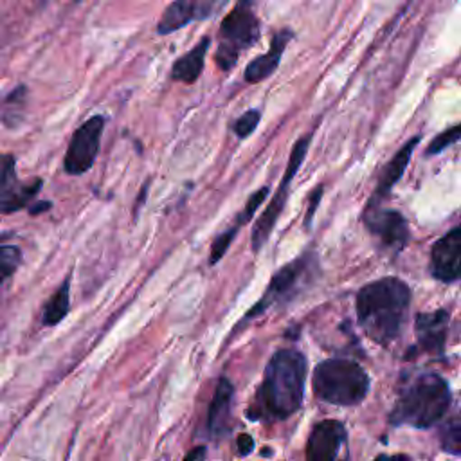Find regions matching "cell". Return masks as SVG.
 Wrapping results in <instances>:
<instances>
[{
  "instance_id": "cell-1",
  "label": "cell",
  "mask_w": 461,
  "mask_h": 461,
  "mask_svg": "<svg viewBox=\"0 0 461 461\" xmlns=\"http://www.w3.org/2000/svg\"><path fill=\"white\" fill-rule=\"evenodd\" d=\"M306 358L297 349H279L268 360L258 391L254 420H286L303 403Z\"/></svg>"
},
{
  "instance_id": "cell-2",
  "label": "cell",
  "mask_w": 461,
  "mask_h": 461,
  "mask_svg": "<svg viewBox=\"0 0 461 461\" xmlns=\"http://www.w3.org/2000/svg\"><path fill=\"white\" fill-rule=\"evenodd\" d=\"M409 301V286L396 277H384L360 288L357 295V315L366 335L382 346L396 339Z\"/></svg>"
},
{
  "instance_id": "cell-3",
  "label": "cell",
  "mask_w": 461,
  "mask_h": 461,
  "mask_svg": "<svg viewBox=\"0 0 461 461\" xmlns=\"http://www.w3.org/2000/svg\"><path fill=\"white\" fill-rule=\"evenodd\" d=\"M448 407L450 389L447 382L434 373H423L402 385L391 412V423L425 429L439 421Z\"/></svg>"
},
{
  "instance_id": "cell-4",
  "label": "cell",
  "mask_w": 461,
  "mask_h": 461,
  "mask_svg": "<svg viewBox=\"0 0 461 461\" xmlns=\"http://www.w3.org/2000/svg\"><path fill=\"white\" fill-rule=\"evenodd\" d=\"M369 389L366 371L351 360L330 358L313 371V393L319 400L333 405H355Z\"/></svg>"
},
{
  "instance_id": "cell-5",
  "label": "cell",
  "mask_w": 461,
  "mask_h": 461,
  "mask_svg": "<svg viewBox=\"0 0 461 461\" xmlns=\"http://www.w3.org/2000/svg\"><path fill=\"white\" fill-rule=\"evenodd\" d=\"M259 40V20L252 0H238L220 25V43L214 61L220 70L229 72L240 56Z\"/></svg>"
},
{
  "instance_id": "cell-6",
  "label": "cell",
  "mask_w": 461,
  "mask_h": 461,
  "mask_svg": "<svg viewBox=\"0 0 461 461\" xmlns=\"http://www.w3.org/2000/svg\"><path fill=\"white\" fill-rule=\"evenodd\" d=\"M308 144H310V135L299 139L294 148H292V153H290V158H288V166H286V171H285V176L274 194V198L270 200V203L267 205V209L263 211V214L258 218L254 229H252V238H250V245H252V250L258 252L265 241L268 240L283 207H285V202H286V196H288V187H290V182L292 178L295 176L299 166L303 164L304 157H306V151H308Z\"/></svg>"
},
{
  "instance_id": "cell-7",
  "label": "cell",
  "mask_w": 461,
  "mask_h": 461,
  "mask_svg": "<svg viewBox=\"0 0 461 461\" xmlns=\"http://www.w3.org/2000/svg\"><path fill=\"white\" fill-rule=\"evenodd\" d=\"M104 122L106 121L103 115H94L76 128L63 158V169L68 175H83L94 166L99 153Z\"/></svg>"
},
{
  "instance_id": "cell-8",
  "label": "cell",
  "mask_w": 461,
  "mask_h": 461,
  "mask_svg": "<svg viewBox=\"0 0 461 461\" xmlns=\"http://www.w3.org/2000/svg\"><path fill=\"white\" fill-rule=\"evenodd\" d=\"M310 267H312V256H301V258L294 259L292 263L285 265L283 268H279L272 276L270 285L265 290L263 297L247 313V319L263 313L272 304H279V303H285L286 299H290L301 288Z\"/></svg>"
},
{
  "instance_id": "cell-9",
  "label": "cell",
  "mask_w": 461,
  "mask_h": 461,
  "mask_svg": "<svg viewBox=\"0 0 461 461\" xmlns=\"http://www.w3.org/2000/svg\"><path fill=\"white\" fill-rule=\"evenodd\" d=\"M306 461H348V434L340 421L315 423L306 441Z\"/></svg>"
},
{
  "instance_id": "cell-10",
  "label": "cell",
  "mask_w": 461,
  "mask_h": 461,
  "mask_svg": "<svg viewBox=\"0 0 461 461\" xmlns=\"http://www.w3.org/2000/svg\"><path fill=\"white\" fill-rule=\"evenodd\" d=\"M41 185V178H32L31 182L18 180L14 157H0V214H11L27 207L40 193Z\"/></svg>"
},
{
  "instance_id": "cell-11",
  "label": "cell",
  "mask_w": 461,
  "mask_h": 461,
  "mask_svg": "<svg viewBox=\"0 0 461 461\" xmlns=\"http://www.w3.org/2000/svg\"><path fill=\"white\" fill-rule=\"evenodd\" d=\"M225 4L227 0H173L164 9L157 23V32L169 34L185 27L191 22L207 20L220 13Z\"/></svg>"
},
{
  "instance_id": "cell-12",
  "label": "cell",
  "mask_w": 461,
  "mask_h": 461,
  "mask_svg": "<svg viewBox=\"0 0 461 461\" xmlns=\"http://www.w3.org/2000/svg\"><path fill=\"white\" fill-rule=\"evenodd\" d=\"M364 223L373 236H376L385 247L393 250H400L407 243V221L398 211L369 205L364 212Z\"/></svg>"
},
{
  "instance_id": "cell-13",
  "label": "cell",
  "mask_w": 461,
  "mask_h": 461,
  "mask_svg": "<svg viewBox=\"0 0 461 461\" xmlns=\"http://www.w3.org/2000/svg\"><path fill=\"white\" fill-rule=\"evenodd\" d=\"M430 270L439 281L461 277V225L434 243L430 250Z\"/></svg>"
},
{
  "instance_id": "cell-14",
  "label": "cell",
  "mask_w": 461,
  "mask_h": 461,
  "mask_svg": "<svg viewBox=\"0 0 461 461\" xmlns=\"http://www.w3.org/2000/svg\"><path fill=\"white\" fill-rule=\"evenodd\" d=\"M448 313L445 310H436L429 313H420L416 317V342L421 351L443 353L447 339Z\"/></svg>"
},
{
  "instance_id": "cell-15",
  "label": "cell",
  "mask_w": 461,
  "mask_h": 461,
  "mask_svg": "<svg viewBox=\"0 0 461 461\" xmlns=\"http://www.w3.org/2000/svg\"><path fill=\"white\" fill-rule=\"evenodd\" d=\"M292 31L290 29H281L272 36L270 41V49L268 52L258 56L256 59H252L243 72V77L247 83H259L263 79H267L268 76L274 74V70L277 68L281 56L288 45V41L292 40Z\"/></svg>"
},
{
  "instance_id": "cell-16",
  "label": "cell",
  "mask_w": 461,
  "mask_h": 461,
  "mask_svg": "<svg viewBox=\"0 0 461 461\" xmlns=\"http://www.w3.org/2000/svg\"><path fill=\"white\" fill-rule=\"evenodd\" d=\"M234 387L227 378H220L207 411V432L211 438H220L229 430L230 400Z\"/></svg>"
},
{
  "instance_id": "cell-17",
  "label": "cell",
  "mask_w": 461,
  "mask_h": 461,
  "mask_svg": "<svg viewBox=\"0 0 461 461\" xmlns=\"http://www.w3.org/2000/svg\"><path fill=\"white\" fill-rule=\"evenodd\" d=\"M209 43H211V38L203 36L191 50L182 54L171 67V79L185 85H193L202 74Z\"/></svg>"
},
{
  "instance_id": "cell-18",
  "label": "cell",
  "mask_w": 461,
  "mask_h": 461,
  "mask_svg": "<svg viewBox=\"0 0 461 461\" xmlns=\"http://www.w3.org/2000/svg\"><path fill=\"white\" fill-rule=\"evenodd\" d=\"M418 142H420V135L412 137L407 144H403V148L391 158V162L385 166V169H384V173H382V176L378 180V187L375 191L373 202L382 198V196H385L393 189V185L400 180V176L403 175V171H405V167H407V164L411 160V155H412V151H414Z\"/></svg>"
},
{
  "instance_id": "cell-19",
  "label": "cell",
  "mask_w": 461,
  "mask_h": 461,
  "mask_svg": "<svg viewBox=\"0 0 461 461\" xmlns=\"http://www.w3.org/2000/svg\"><path fill=\"white\" fill-rule=\"evenodd\" d=\"M441 447L450 454H461V396L448 411L439 430Z\"/></svg>"
},
{
  "instance_id": "cell-20",
  "label": "cell",
  "mask_w": 461,
  "mask_h": 461,
  "mask_svg": "<svg viewBox=\"0 0 461 461\" xmlns=\"http://www.w3.org/2000/svg\"><path fill=\"white\" fill-rule=\"evenodd\" d=\"M70 306V279H65L61 286L52 294V297L47 301L41 315V322L45 326H56L65 319Z\"/></svg>"
},
{
  "instance_id": "cell-21",
  "label": "cell",
  "mask_w": 461,
  "mask_h": 461,
  "mask_svg": "<svg viewBox=\"0 0 461 461\" xmlns=\"http://www.w3.org/2000/svg\"><path fill=\"white\" fill-rule=\"evenodd\" d=\"M22 263V250L16 245H0V286Z\"/></svg>"
},
{
  "instance_id": "cell-22",
  "label": "cell",
  "mask_w": 461,
  "mask_h": 461,
  "mask_svg": "<svg viewBox=\"0 0 461 461\" xmlns=\"http://www.w3.org/2000/svg\"><path fill=\"white\" fill-rule=\"evenodd\" d=\"M457 140H461V124H456V126L441 131L438 137H434L427 148V155H436V153L443 151L445 148L456 144Z\"/></svg>"
},
{
  "instance_id": "cell-23",
  "label": "cell",
  "mask_w": 461,
  "mask_h": 461,
  "mask_svg": "<svg viewBox=\"0 0 461 461\" xmlns=\"http://www.w3.org/2000/svg\"><path fill=\"white\" fill-rule=\"evenodd\" d=\"M238 229H240L238 225H232L229 230L221 232V234L212 241L211 252H209V263H211V265H216V263L225 256V252H227L229 245L232 243V240H234Z\"/></svg>"
},
{
  "instance_id": "cell-24",
  "label": "cell",
  "mask_w": 461,
  "mask_h": 461,
  "mask_svg": "<svg viewBox=\"0 0 461 461\" xmlns=\"http://www.w3.org/2000/svg\"><path fill=\"white\" fill-rule=\"evenodd\" d=\"M259 119H261V112L259 110H247L232 126L234 133L240 137V139H247L259 124Z\"/></svg>"
},
{
  "instance_id": "cell-25",
  "label": "cell",
  "mask_w": 461,
  "mask_h": 461,
  "mask_svg": "<svg viewBox=\"0 0 461 461\" xmlns=\"http://www.w3.org/2000/svg\"><path fill=\"white\" fill-rule=\"evenodd\" d=\"M267 194H268V187L265 185V187H261V189H258L249 200H247V203H245V209H243V212L238 216V220H236V225L238 227H241L245 221H249L250 218H252V214H254V211L263 203V200L267 198Z\"/></svg>"
},
{
  "instance_id": "cell-26",
  "label": "cell",
  "mask_w": 461,
  "mask_h": 461,
  "mask_svg": "<svg viewBox=\"0 0 461 461\" xmlns=\"http://www.w3.org/2000/svg\"><path fill=\"white\" fill-rule=\"evenodd\" d=\"M236 447H238V452L241 456H247L252 452L254 448V439L249 436V434H240L238 439H236Z\"/></svg>"
},
{
  "instance_id": "cell-27",
  "label": "cell",
  "mask_w": 461,
  "mask_h": 461,
  "mask_svg": "<svg viewBox=\"0 0 461 461\" xmlns=\"http://www.w3.org/2000/svg\"><path fill=\"white\" fill-rule=\"evenodd\" d=\"M205 454H207V448L203 445H196L185 454L182 461H205Z\"/></svg>"
},
{
  "instance_id": "cell-28",
  "label": "cell",
  "mask_w": 461,
  "mask_h": 461,
  "mask_svg": "<svg viewBox=\"0 0 461 461\" xmlns=\"http://www.w3.org/2000/svg\"><path fill=\"white\" fill-rule=\"evenodd\" d=\"M321 191H322V187H317L315 191H313V194H312V203H310V209H308V212H306V225H310V221H312V216H313V211H315V205L319 203V198H321Z\"/></svg>"
},
{
  "instance_id": "cell-29",
  "label": "cell",
  "mask_w": 461,
  "mask_h": 461,
  "mask_svg": "<svg viewBox=\"0 0 461 461\" xmlns=\"http://www.w3.org/2000/svg\"><path fill=\"white\" fill-rule=\"evenodd\" d=\"M52 207V203L50 202H47V200H43V202H36V203H32V205H29V214H40V212H45V211H49Z\"/></svg>"
},
{
  "instance_id": "cell-30",
  "label": "cell",
  "mask_w": 461,
  "mask_h": 461,
  "mask_svg": "<svg viewBox=\"0 0 461 461\" xmlns=\"http://www.w3.org/2000/svg\"><path fill=\"white\" fill-rule=\"evenodd\" d=\"M375 461H409V457L403 456V454H393V456L382 454V456H378Z\"/></svg>"
}]
</instances>
